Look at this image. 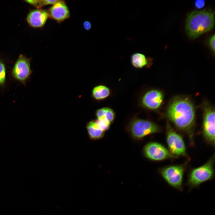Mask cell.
Masks as SVG:
<instances>
[{"mask_svg": "<svg viewBox=\"0 0 215 215\" xmlns=\"http://www.w3.org/2000/svg\"><path fill=\"white\" fill-rule=\"evenodd\" d=\"M110 94V91L109 88L102 85L95 87L92 91L93 97L97 100L104 99L108 97Z\"/></svg>", "mask_w": 215, "mask_h": 215, "instance_id": "9a60e30c", "label": "cell"}, {"mask_svg": "<svg viewBox=\"0 0 215 215\" xmlns=\"http://www.w3.org/2000/svg\"><path fill=\"white\" fill-rule=\"evenodd\" d=\"M96 120L101 129L104 131L109 129L111 124L109 122L102 119H97Z\"/></svg>", "mask_w": 215, "mask_h": 215, "instance_id": "ac0fdd59", "label": "cell"}, {"mask_svg": "<svg viewBox=\"0 0 215 215\" xmlns=\"http://www.w3.org/2000/svg\"><path fill=\"white\" fill-rule=\"evenodd\" d=\"M205 4V1L204 0H198L195 2V7L197 8L200 9L203 8Z\"/></svg>", "mask_w": 215, "mask_h": 215, "instance_id": "ffe728a7", "label": "cell"}, {"mask_svg": "<svg viewBox=\"0 0 215 215\" xmlns=\"http://www.w3.org/2000/svg\"><path fill=\"white\" fill-rule=\"evenodd\" d=\"M184 167L183 165H172L162 168L160 174L167 183L171 187L179 191L183 190V177Z\"/></svg>", "mask_w": 215, "mask_h": 215, "instance_id": "5b68a950", "label": "cell"}, {"mask_svg": "<svg viewBox=\"0 0 215 215\" xmlns=\"http://www.w3.org/2000/svg\"><path fill=\"white\" fill-rule=\"evenodd\" d=\"M47 11L49 18L59 23L69 19L70 15L69 9L63 0H58L52 5Z\"/></svg>", "mask_w": 215, "mask_h": 215, "instance_id": "30bf717a", "label": "cell"}, {"mask_svg": "<svg viewBox=\"0 0 215 215\" xmlns=\"http://www.w3.org/2000/svg\"><path fill=\"white\" fill-rule=\"evenodd\" d=\"M128 130L133 138L141 139L147 136L159 132L160 128L152 122L136 119L130 123Z\"/></svg>", "mask_w": 215, "mask_h": 215, "instance_id": "277c9868", "label": "cell"}, {"mask_svg": "<svg viewBox=\"0 0 215 215\" xmlns=\"http://www.w3.org/2000/svg\"><path fill=\"white\" fill-rule=\"evenodd\" d=\"M97 119H102L111 124L114 121L115 114L113 110L110 108L104 107L100 108L96 113Z\"/></svg>", "mask_w": 215, "mask_h": 215, "instance_id": "5bb4252c", "label": "cell"}, {"mask_svg": "<svg viewBox=\"0 0 215 215\" xmlns=\"http://www.w3.org/2000/svg\"><path fill=\"white\" fill-rule=\"evenodd\" d=\"M202 128V134L206 141L214 146L215 112L212 108H207L205 110Z\"/></svg>", "mask_w": 215, "mask_h": 215, "instance_id": "9c48e42d", "label": "cell"}, {"mask_svg": "<svg viewBox=\"0 0 215 215\" xmlns=\"http://www.w3.org/2000/svg\"><path fill=\"white\" fill-rule=\"evenodd\" d=\"M143 153L148 159L153 161L163 160L176 156L162 144L156 142H150L144 147Z\"/></svg>", "mask_w": 215, "mask_h": 215, "instance_id": "ba28073f", "label": "cell"}, {"mask_svg": "<svg viewBox=\"0 0 215 215\" xmlns=\"http://www.w3.org/2000/svg\"><path fill=\"white\" fill-rule=\"evenodd\" d=\"M166 140L171 153L174 156H186L185 145L181 136L168 124Z\"/></svg>", "mask_w": 215, "mask_h": 215, "instance_id": "52a82bcc", "label": "cell"}, {"mask_svg": "<svg viewBox=\"0 0 215 215\" xmlns=\"http://www.w3.org/2000/svg\"><path fill=\"white\" fill-rule=\"evenodd\" d=\"M131 62L132 65L137 68H141L145 66L148 63L147 59L143 54L136 53L132 55Z\"/></svg>", "mask_w": 215, "mask_h": 215, "instance_id": "2e32d148", "label": "cell"}, {"mask_svg": "<svg viewBox=\"0 0 215 215\" xmlns=\"http://www.w3.org/2000/svg\"><path fill=\"white\" fill-rule=\"evenodd\" d=\"M163 98L162 93L156 90L147 92L142 99L143 106L147 108L154 110L158 108L161 105Z\"/></svg>", "mask_w": 215, "mask_h": 215, "instance_id": "7c38bea8", "label": "cell"}, {"mask_svg": "<svg viewBox=\"0 0 215 215\" xmlns=\"http://www.w3.org/2000/svg\"><path fill=\"white\" fill-rule=\"evenodd\" d=\"M32 73L30 59L22 54L20 55L11 71L13 78L25 85Z\"/></svg>", "mask_w": 215, "mask_h": 215, "instance_id": "8992f818", "label": "cell"}, {"mask_svg": "<svg viewBox=\"0 0 215 215\" xmlns=\"http://www.w3.org/2000/svg\"><path fill=\"white\" fill-rule=\"evenodd\" d=\"M49 18L47 10L37 8L30 10L26 18L29 25L33 28L43 27Z\"/></svg>", "mask_w": 215, "mask_h": 215, "instance_id": "8fae6325", "label": "cell"}, {"mask_svg": "<svg viewBox=\"0 0 215 215\" xmlns=\"http://www.w3.org/2000/svg\"><path fill=\"white\" fill-rule=\"evenodd\" d=\"M215 35H212L209 39L208 40L209 45L211 50L213 51V53L215 52Z\"/></svg>", "mask_w": 215, "mask_h": 215, "instance_id": "d6986e66", "label": "cell"}, {"mask_svg": "<svg viewBox=\"0 0 215 215\" xmlns=\"http://www.w3.org/2000/svg\"><path fill=\"white\" fill-rule=\"evenodd\" d=\"M195 115L192 103L183 98H177L173 100L167 111V116L170 120L177 128L186 133L191 139L193 135Z\"/></svg>", "mask_w": 215, "mask_h": 215, "instance_id": "6da1fadb", "label": "cell"}, {"mask_svg": "<svg viewBox=\"0 0 215 215\" xmlns=\"http://www.w3.org/2000/svg\"><path fill=\"white\" fill-rule=\"evenodd\" d=\"M86 128L88 136L91 139H100L105 135V131L101 129L96 120L89 122L87 125Z\"/></svg>", "mask_w": 215, "mask_h": 215, "instance_id": "4fadbf2b", "label": "cell"}, {"mask_svg": "<svg viewBox=\"0 0 215 215\" xmlns=\"http://www.w3.org/2000/svg\"><path fill=\"white\" fill-rule=\"evenodd\" d=\"M214 158L212 157L204 164L191 171L186 184L189 187V191L213 179L214 176Z\"/></svg>", "mask_w": 215, "mask_h": 215, "instance_id": "3957f363", "label": "cell"}, {"mask_svg": "<svg viewBox=\"0 0 215 215\" xmlns=\"http://www.w3.org/2000/svg\"><path fill=\"white\" fill-rule=\"evenodd\" d=\"M7 82V73L5 65L0 60V87L5 86Z\"/></svg>", "mask_w": 215, "mask_h": 215, "instance_id": "e0dca14e", "label": "cell"}, {"mask_svg": "<svg viewBox=\"0 0 215 215\" xmlns=\"http://www.w3.org/2000/svg\"><path fill=\"white\" fill-rule=\"evenodd\" d=\"M83 26L85 30H89L91 28V24L89 22L85 21L83 22Z\"/></svg>", "mask_w": 215, "mask_h": 215, "instance_id": "44dd1931", "label": "cell"}, {"mask_svg": "<svg viewBox=\"0 0 215 215\" xmlns=\"http://www.w3.org/2000/svg\"><path fill=\"white\" fill-rule=\"evenodd\" d=\"M214 13L211 10H195L188 15L185 30L189 37L194 39L212 29L214 24Z\"/></svg>", "mask_w": 215, "mask_h": 215, "instance_id": "7a4b0ae2", "label": "cell"}]
</instances>
